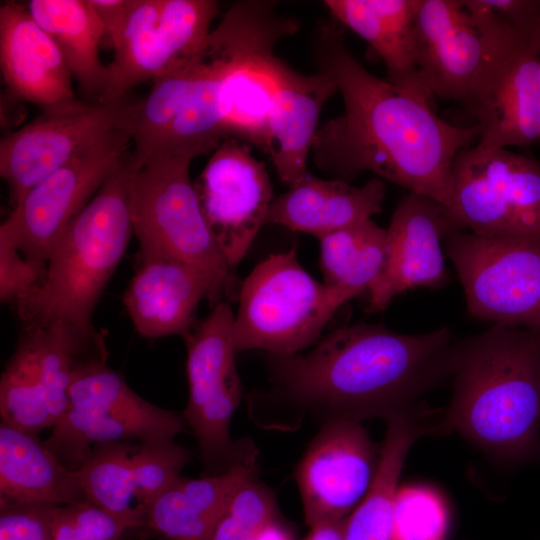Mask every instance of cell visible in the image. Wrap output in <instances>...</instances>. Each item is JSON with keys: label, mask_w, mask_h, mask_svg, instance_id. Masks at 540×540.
<instances>
[{"label": "cell", "mask_w": 540, "mask_h": 540, "mask_svg": "<svg viewBox=\"0 0 540 540\" xmlns=\"http://www.w3.org/2000/svg\"><path fill=\"white\" fill-rule=\"evenodd\" d=\"M318 71L336 83L344 111L319 125L311 154L330 179L350 183L364 171L448 206L457 154L479 139L474 124L440 118L432 103L405 93L364 68L334 19L319 25Z\"/></svg>", "instance_id": "obj_1"}, {"label": "cell", "mask_w": 540, "mask_h": 540, "mask_svg": "<svg viewBox=\"0 0 540 540\" xmlns=\"http://www.w3.org/2000/svg\"><path fill=\"white\" fill-rule=\"evenodd\" d=\"M456 342L446 326L404 334L357 323L321 337L307 353L270 356V367L275 390L325 422L388 420L451 377Z\"/></svg>", "instance_id": "obj_2"}, {"label": "cell", "mask_w": 540, "mask_h": 540, "mask_svg": "<svg viewBox=\"0 0 540 540\" xmlns=\"http://www.w3.org/2000/svg\"><path fill=\"white\" fill-rule=\"evenodd\" d=\"M452 396L434 433L457 432L503 459L538 447L540 332L492 325L457 341Z\"/></svg>", "instance_id": "obj_3"}, {"label": "cell", "mask_w": 540, "mask_h": 540, "mask_svg": "<svg viewBox=\"0 0 540 540\" xmlns=\"http://www.w3.org/2000/svg\"><path fill=\"white\" fill-rule=\"evenodd\" d=\"M130 156L54 244L40 283L17 307L24 327L62 324L99 338L91 320L133 234Z\"/></svg>", "instance_id": "obj_4"}, {"label": "cell", "mask_w": 540, "mask_h": 540, "mask_svg": "<svg viewBox=\"0 0 540 540\" xmlns=\"http://www.w3.org/2000/svg\"><path fill=\"white\" fill-rule=\"evenodd\" d=\"M192 160L186 154L158 151L135 165L132 222L138 257H169L193 264L210 276L219 302L238 298L241 284L199 206L189 173Z\"/></svg>", "instance_id": "obj_5"}, {"label": "cell", "mask_w": 540, "mask_h": 540, "mask_svg": "<svg viewBox=\"0 0 540 540\" xmlns=\"http://www.w3.org/2000/svg\"><path fill=\"white\" fill-rule=\"evenodd\" d=\"M288 36V24L272 3H234L193 58L189 94L158 151L195 159L229 139L222 110L225 76L241 63L273 53L276 44Z\"/></svg>", "instance_id": "obj_6"}, {"label": "cell", "mask_w": 540, "mask_h": 540, "mask_svg": "<svg viewBox=\"0 0 540 540\" xmlns=\"http://www.w3.org/2000/svg\"><path fill=\"white\" fill-rule=\"evenodd\" d=\"M234 316L236 352L263 350L273 357L313 346L347 302L299 263L296 247L258 263L241 283Z\"/></svg>", "instance_id": "obj_7"}, {"label": "cell", "mask_w": 540, "mask_h": 540, "mask_svg": "<svg viewBox=\"0 0 540 540\" xmlns=\"http://www.w3.org/2000/svg\"><path fill=\"white\" fill-rule=\"evenodd\" d=\"M106 360L107 353L95 354L76 364L68 407L45 440L70 470L97 445L173 440L186 423L183 415L137 395Z\"/></svg>", "instance_id": "obj_8"}, {"label": "cell", "mask_w": 540, "mask_h": 540, "mask_svg": "<svg viewBox=\"0 0 540 540\" xmlns=\"http://www.w3.org/2000/svg\"><path fill=\"white\" fill-rule=\"evenodd\" d=\"M468 8L488 42L485 64L464 103L479 129L477 143L509 149L540 142V55L482 0Z\"/></svg>", "instance_id": "obj_9"}, {"label": "cell", "mask_w": 540, "mask_h": 540, "mask_svg": "<svg viewBox=\"0 0 540 540\" xmlns=\"http://www.w3.org/2000/svg\"><path fill=\"white\" fill-rule=\"evenodd\" d=\"M447 209L476 235L540 237V162L508 148H463L453 163Z\"/></svg>", "instance_id": "obj_10"}, {"label": "cell", "mask_w": 540, "mask_h": 540, "mask_svg": "<svg viewBox=\"0 0 540 540\" xmlns=\"http://www.w3.org/2000/svg\"><path fill=\"white\" fill-rule=\"evenodd\" d=\"M234 316L228 302H219L183 336L188 381L183 416L212 475L227 471L255 448L250 441L234 442L230 436L243 392L235 364Z\"/></svg>", "instance_id": "obj_11"}, {"label": "cell", "mask_w": 540, "mask_h": 540, "mask_svg": "<svg viewBox=\"0 0 540 540\" xmlns=\"http://www.w3.org/2000/svg\"><path fill=\"white\" fill-rule=\"evenodd\" d=\"M444 251L472 317L540 332V237L498 239L457 228Z\"/></svg>", "instance_id": "obj_12"}, {"label": "cell", "mask_w": 540, "mask_h": 540, "mask_svg": "<svg viewBox=\"0 0 540 540\" xmlns=\"http://www.w3.org/2000/svg\"><path fill=\"white\" fill-rule=\"evenodd\" d=\"M103 341L85 339L62 324L24 327L0 380L2 420L38 434L65 413L76 364L105 352Z\"/></svg>", "instance_id": "obj_13"}, {"label": "cell", "mask_w": 540, "mask_h": 540, "mask_svg": "<svg viewBox=\"0 0 540 540\" xmlns=\"http://www.w3.org/2000/svg\"><path fill=\"white\" fill-rule=\"evenodd\" d=\"M139 101L78 99L44 112L0 141V175L14 206L25 193L83 150L128 126Z\"/></svg>", "instance_id": "obj_14"}, {"label": "cell", "mask_w": 540, "mask_h": 540, "mask_svg": "<svg viewBox=\"0 0 540 540\" xmlns=\"http://www.w3.org/2000/svg\"><path fill=\"white\" fill-rule=\"evenodd\" d=\"M130 124L74 156L13 207L2 223L28 260L45 268L60 235L127 160L132 144Z\"/></svg>", "instance_id": "obj_15"}, {"label": "cell", "mask_w": 540, "mask_h": 540, "mask_svg": "<svg viewBox=\"0 0 540 540\" xmlns=\"http://www.w3.org/2000/svg\"><path fill=\"white\" fill-rule=\"evenodd\" d=\"M194 188L207 226L235 270L267 223L275 198L266 166L248 144L230 138L212 152Z\"/></svg>", "instance_id": "obj_16"}, {"label": "cell", "mask_w": 540, "mask_h": 540, "mask_svg": "<svg viewBox=\"0 0 540 540\" xmlns=\"http://www.w3.org/2000/svg\"><path fill=\"white\" fill-rule=\"evenodd\" d=\"M190 458L173 440L110 442L95 446L76 472L87 500L138 528Z\"/></svg>", "instance_id": "obj_17"}, {"label": "cell", "mask_w": 540, "mask_h": 540, "mask_svg": "<svg viewBox=\"0 0 540 540\" xmlns=\"http://www.w3.org/2000/svg\"><path fill=\"white\" fill-rule=\"evenodd\" d=\"M379 458L359 422H325L295 469L307 525L346 518L369 491Z\"/></svg>", "instance_id": "obj_18"}, {"label": "cell", "mask_w": 540, "mask_h": 540, "mask_svg": "<svg viewBox=\"0 0 540 540\" xmlns=\"http://www.w3.org/2000/svg\"><path fill=\"white\" fill-rule=\"evenodd\" d=\"M460 228L442 203L409 193L398 203L387 232L383 268L368 290V311L385 310L398 295L446 282L444 241Z\"/></svg>", "instance_id": "obj_19"}, {"label": "cell", "mask_w": 540, "mask_h": 540, "mask_svg": "<svg viewBox=\"0 0 540 540\" xmlns=\"http://www.w3.org/2000/svg\"><path fill=\"white\" fill-rule=\"evenodd\" d=\"M487 54V39L465 0H422L415 21V60L432 99L465 103Z\"/></svg>", "instance_id": "obj_20"}, {"label": "cell", "mask_w": 540, "mask_h": 540, "mask_svg": "<svg viewBox=\"0 0 540 540\" xmlns=\"http://www.w3.org/2000/svg\"><path fill=\"white\" fill-rule=\"evenodd\" d=\"M219 303L210 276L199 267L169 257L139 258L123 304L136 329L147 338L182 337L195 324L199 303Z\"/></svg>", "instance_id": "obj_21"}, {"label": "cell", "mask_w": 540, "mask_h": 540, "mask_svg": "<svg viewBox=\"0 0 540 540\" xmlns=\"http://www.w3.org/2000/svg\"><path fill=\"white\" fill-rule=\"evenodd\" d=\"M274 91L267 121L265 148L276 173L288 186L305 176L307 161L319 128V116L336 83L318 71L297 72L276 57Z\"/></svg>", "instance_id": "obj_22"}, {"label": "cell", "mask_w": 540, "mask_h": 540, "mask_svg": "<svg viewBox=\"0 0 540 540\" xmlns=\"http://www.w3.org/2000/svg\"><path fill=\"white\" fill-rule=\"evenodd\" d=\"M0 63L9 91L45 109L76 100L72 74L54 40L27 6L0 7Z\"/></svg>", "instance_id": "obj_23"}, {"label": "cell", "mask_w": 540, "mask_h": 540, "mask_svg": "<svg viewBox=\"0 0 540 540\" xmlns=\"http://www.w3.org/2000/svg\"><path fill=\"white\" fill-rule=\"evenodd\" d=\"M384 182L374 178L362 186L307 173L275 197L267 223L303 232L317 239L349 225L372 219L382 211Z\"/></svg>", "instance_id": "obj_24"}, {"label": "cell", "mask_w": 540, "mask_h": 540, "mask_svg": "<svg viewBox=\"0 0 540 540\" xmlns=\"http://www.w3.org/2000/svg\"><path fill=\"white\" fill-rule=\"evenodd\" d=\"M323 3L332 19L360 36L381 58L390 84L433 102L420 81L415 60V21L422 0H325Z\"/></svg>", "instance_id": "obj_25"}, {"label": "cell", "mask_w": 540, "mask_h": 540, "mask_svg": "<svg viewBox=\"0 0 540 540\" xmlns=\"http://www.w3.org/2000/svg\"><path fill=\"white\" fill-rule=\"evenodd\" d=\"M85 500L76 470L67 468L37 434L1 420L0 508Z\"/></svg>", "instance_id": "obj_26"}, {"label": "cell", "mask_w": 540, "mask_h": 540, "mask_svg": "<svg viewBox=\"0 0 540 540\" xmlns=\"http://www.w3.org/2000/svg\"><path fill=\"white\" fill-rule=\"evenodd\" d=\"M257 473L253 449L230 469L200 478H179L145 515L144 526L167 540H211L236 490Z\"/></svg>", "instance_id": "obj_27"}, {"label": "cell", "mask_w": 540, "mask_h": 540, "mask_svg": "<svg viewBox=\"0 0 540 540\" xmlns=\"http://www.w3.org/2000/svg\"><path fill=\"white\" fill-rule=\"evenodd\" d=\"M27 9L54 40L82 91L100 99L108 66L100 59L104 26L90 0H31Z\"/></svg>", "instance_id": "obj_28"}, {"label": "cell", "mask_w": 540, "mask_h": 540, "mask_svg": "<svg viewBox=\"0 0 540 540\" xmlns=\"http://www.w3.org/2000/svg\"><path fill=\"white\" fill-rule=\"evenodd\" d=\"M318 240L323 283L347 301L368 292L384 265L386 229L367 219Z\"/></svg>", "instance_id": "obj_29"}, {"label": "cell", "mask_w": 540, "mask_h": 540, "mask_svg": "<svg viewBox=\"0 0 540 540\" xmlns=\"http://www.w3.org/2000/svg\"><path fill=\"white\" fill-rule=\"evenodd\" d=\"M274 53L241 63L225 76L222 110L229 139L264 151L273 91Z\"/></svg>", "instance_id": "obj_30"}, {"label": "cell", "mask_w": 540, "mask_h": 540, "mask_svg": "<svg viewBox=\"0 0 540 540\" xmlns=\"http://www.w3.org/2000/svg\"><path fill=\"white\" fill-rule=\"evenodd\" d=\"M401 434L384 438L374 481L358 506L346 518L343 540H391L398 481L411 448Z\"/></svg>", "instance_id": "obj_31"}, {"label": "cell", "mask_w": 540, "mask_h": 540, "mask_svg": "<svg viewBox=\"0 0 540 540\" xmlns=\"http://www.w3.org/2000/svg\"><path fill=\"white\" fill-rule=\"evenodd\" d=\"M193 58L155 78L149 95L139 101L130 124L136 166L159 150L182 110L191 88Z\"/></svg>", "instance_id": "obj_32"}, {"label": "cell", "mask_w": 540, "mask_h": 540, "mask_svg": "<svg viewBox=\"0 0 540 540\" xmlns=\"http://www.w3.org/2000/svg\"><path fill=\"white\" fill-rule=\"evenodd\" d=\"M276 518L275 495L255 473L230 499L211 540H254L258 532Z\"/></svg>", "instance_id": "obj_33"}, {"label": "cell", "mask_w": 540, "mask_h": 540, "mask_svg": "<svg viewBox=\"0 0 540 540\" xmlns=\"http://www.w3.org/2000/svg\"><path fill=\"white\" fill-rule=\"evenodd\" d=\"M446 531L447 511L439 496L422 487L398 490L391 540H443Z\"/></svg>", "instance_id": "obj_34"}, {"label": "cell", "mask_w": 540, "mask_h": 540, "mask_svg": "<svg viewBox=\"0 0 540 540\" xmlns=\"http://www.w3.org/2000/svg\"><path fill=\"white\" fill-rule=\"evenodd\" d=\"M53 540H120L131 525L89 500L51 507Z\"/></svg>", "instance_id": "obj_35"}, {"label": "cell", "mask_w": 540, "mask_h": 540, "mask_svg": "<svg viewBox=\"0 0 540 540\" xmlns=\"http://www.w3.org/2000/svg\"><path fill=\"white\" fill-rule=\"evenodd\" d=\"M45 268L28 260L10 230L0 226V299L17 307L40 283Z\"/></svg>", "instance_id": "obj_36"}, {"label": "cell", "mask_w": 540, "mask_h": 540, "mask_svg": "<svg viewBox=\"0 0 540 540\" xmlns=\"http://www.w3.org/2000/svg\"><path fill=\"white\" fill-rule=\"evenodd\" d=\"M52 506L23 505L0 508V540H53Z\"/></svg>", "instance_id": "obj_37"}, {"label": "cell", "mask_w": 540, "mask_h": 540, "mask_svg": "<svg viewBox=\"0 0 540 540\" xmlns=\"http://www.w3.org/2000/svg\"><path fill=\"white\" fill-rule=\"evenodd\" d=\"M506 24L531 39L540 16V0H484Z\"/></svg>", "instance_id": "obj_38"}, {"label": "cell", "mask_w": 540, "mask_h": 540, "mask_svg": "<svg viewBox=\"0 0 540 540\" xmlns=\"http://www.w3.org/2000/svg\"><path fill=\"white\" fill-rule=\"evenodd\" d=\"M99 16L105 34L109 37L113 49L120 42L127 23L133 0H90Z\"/></svg>", "instance_id": "obj_39"}, {"label": "cell", "mask_w": 540, "mask_h": 540, "mask_svg": "<svg viewBox=\"0 0 540 540\" xmlns=\"http://www.w3.org/2000/svg\"><path fill=\"white\" fill-rule=\"evenodd\" d=\"M344 527L340 522H325L311 527L304 540H343Z\"/></svg>", "instance_id": "obj_40"}, {"label": "cell", "mask_w": 540, "mask_h": 540, "mask_svg": "<svg viewBox=\"0 0 540 540\" xmlns=\"http://www.w3.org/2000/svg\"><path fill=\"white\" fill-rule=\"evenodd\" d=\"M254 540H295L292 531L279 518L266 524Z\"/></svg>", "instance_id": "obj_41"}, {"label": "cell", "mask_w": 540, "mask_h": 540, "mask_svg": "<svg viewBox=\"0 0 540 540\" xmlns=\"http://www.w3.org/2000/svg\"><path fill=\"white\" fill-rule=\"evenodd\" d=\"M531 46L538 52L540 55V16L537 21L536 27L533 31V34L530 39Z\"/></svg>", "instance_id": "obj_42"}]
</instances>
